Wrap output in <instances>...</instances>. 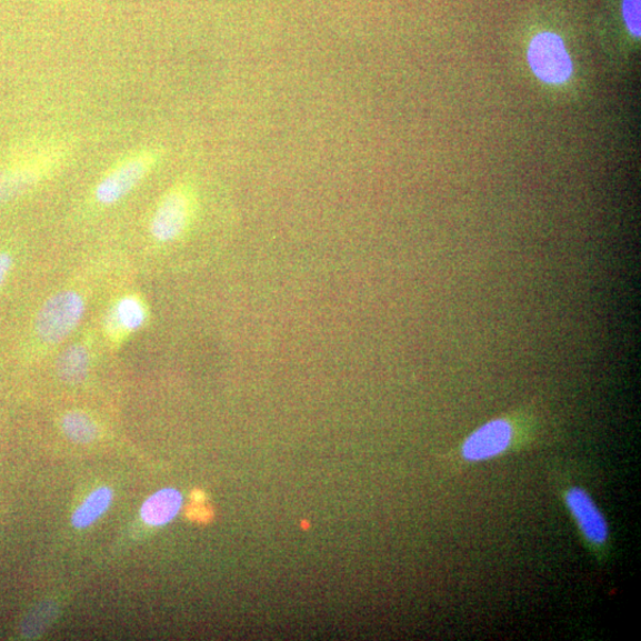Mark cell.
Listing matches in <instances>:
<instances>
[{"label": "cell", "mask_w": 641, "mask_h": 641, "mask_svg": "<svg viewBox=\"0 0 641 641\" xmlns=\"http://www.w3.org/2000/svg\"><path fill=\"white\" fill-rule=\"evenodd\" d=\"M69 148L63 141L51 140L20 149L9 163L0 167V204L53 174L67 159Z\"/></svg>", "instance_id": "cell-2"}, {"label": "cell", "mask_w": 641, "mask_h": 641, "mask_svg": "<svg viewBox=\"0 0 641 641\" xmlns=\"http://www.w3.org/2000/svg\"><path fill=\"white\" fill-rule=\"evenodd\" d=\"M83 299L77 291L67 290L50 298L39 311L34 331L44 343L57 344L71 335L82 320Z\"/></svg>", "instance_id": "cell-5"}, {"label": "cell", "mask_w": 641, "mask_h": 641, "mask_svg": "<svg viewBox=\"0 0 641 641\" xmlns=\"http://www.w3.org/2000/svg\"><path fill=\"white\" fill-rule=\"evenodd\" d=\"M540 420L532 409H518L484 422L460 443L458 454L464 463H481L531 445L540 432Z\"/></svg>", "instance_id": "cell-1"}, {"label": "cell", "mask_w": 641, "mask_h": 641, "mask_svg": "<svg viewBox=\"0 0 641 641\" xmlns=\"http://www.w3.org/2000/svg\"><path fill=\"white\" fill-rule=\"evenodd\" d=\"M11 268L12 257L9 253L0 252V287L6 282Z\"/></svg>", "instance_id": "cell-15"}, {"label": "cell", "mask_w": 641, "mask_h": 641, "mask_svg": "<svg viewBox=\"0 0 641 641\" xmlns=\"http://www.w3.org/2000/svg\"><path fill=\"white\" fill-rule=\"evenodd\" d=\"M62 431L64 435L80 444H89L98 438V425L88 413L69 411L63 415Z\"/></svg>", "instance_id": "cell-12"}, {"label": "cell", "mask_w": 641, "mask_h": 641, "mask_svg": "<svg viewBox=\"0 0 641 641\" xmlns=\"http://www.w3.org/2000/svg\"><path fill=\"white\" fill-rule=\"evenodd\" d=\"M560 495L588 552L600 564L610 561L612 552L610 523L591 492L581 484L569 483L562 488Z\"/></svg>", "instance_id": "cell-3"}, {"label": "cell", "mask_w": 641, "mask_h": 641, "mask_svg": "<svg viewBox=\"0 0 641 641\" xmlns=\"http://www.w3.org/2000/svg\"><path fill=\"white\" fill-rule=\"evenodd\" d=\"M641 0H622V17L633 38L641 33Z\"/></svg>", "instance_id": "cell-14"}, {"label": "cell", "mask_w": 641, "mask_h": 641, "mask_svg": "<svg viewBox=\"0 0 641 641\" xmlns=\"http://www.w3.org/2000/svg\"><path fill=\"white\" fill-rule=\"evenodd\" d=\"M113 498V490L108 487H101L92 491L74 511L72 515L73 528L83 530L92 527L110 510Z\"/></svg>", "instance_id": "cell-10"}, {"label": "cell", "mask_w": 641, "mask_h": 641, "mask_svg": "<svg viewBox=\"0 0 641 641\" xmlns=\"http://www.w3.org/2000/svg\"><path fill=\"white\" fill-rule=\"evenodd\" d=\"M58 604L54 601L41 602L26 618L22 627V635L26 639H34L46 632L58 615Z\"/></svg>", "instance_id": "cell-13"}, {"label": "cell", "mask_w": 641, "mask_h": 641, "mask_svg": "<svg viewBox=\"0 0 641 641\" xmlns=\"http://www.w3.org/2000/svg\"><path fill=\"white\" fill-rule=\"evenodd\" d=\"M182 504L183 497L178 490L163 489L143 502L141 519L148 527H164L179 514Z\"/></svg>", "instance_id": "cell-8"}, {"label": "cell", "mask_w": 641, "mask_h": 641, "mask_svg": "<svg viewBox=\"0 0 641 641\" xmlns=\"http://www.w3.org/2000/svg\"><path fill=\"white\" fill-rule=\"evenodd\" d=\"M532 73L548 84H563L573 76V62L563 40L553 32H541L528 50Z\"/></svg>", "instance_id": "cell-7"}, {"label": "cell", "mask_w": 641, "mask_h": 641, "mask_svg": "<svg viewBox=\"0 0 641 641\" xmlns=\"http://www.w3.org/2000/svg\"><path fill=\"white\" fill-rule=\"evenodd\" d=\"M147 320L144 304L134 297L121 299L110 311L107 320L108 332L112 339L140 329Z\"/></svg>", "instance_id": "cell-9"}, {"label": "cell", "mask_w": 641, "mask_h": 641, "mask_svg": "<svg viewBox=\"0 0 641 641\" xmlns=\"http://www.w3.org/2000/svg\"><path fill=\"white\" fill-rule=\"evenodd\" d=\"M196 212V196L187 184L169 190L151 220V234L160 242L178 240L192 222Z\"/></svg>", "instance_id": "cell-6"}, {"label": "cell", "mask_w": 641, "mask_h": 641, "mask_svg": "<svg viewBox=\"0 0 641 641\" xmlns=\"http://www.w3.org/2000/svg\"><path fill=\"white\" fill-rule=\"evenodd\" d=\"M160 159L161 151L158 148H144L131 153L97 186V202L110 206L126 198L148 177Z\"/></svg>", "instance_id": "cell-4"}, {"label": "cell", "mask_w": 641, "mask_h": 641, "mask_svg": "<svg viewBox=\"0 0 641 641\" xmlns=\"http://www.w3.org/2000/svg\"><path fill=\"white\" fill-rule=\"evenodd\" d=\"M89 369L90 354L82 344L72 345L59 359V374L68 384H80L88 375Z\"/></svg>", "instance_id": "cell-11"}]
</instances>
